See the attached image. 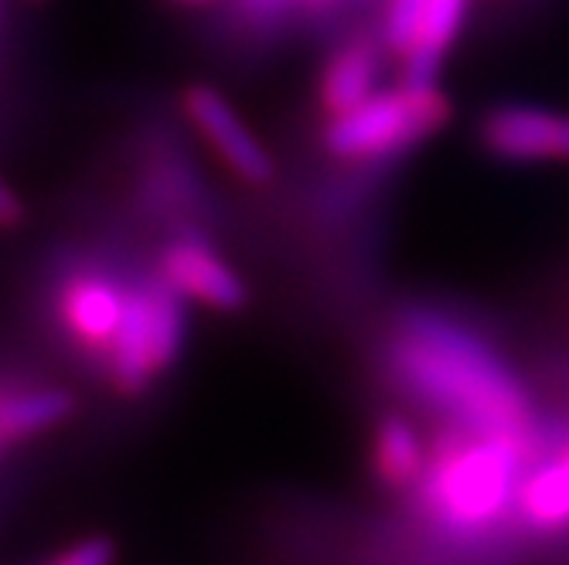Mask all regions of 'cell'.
I'll use <instances>...</instances> for the list:
<instances>
[{
	"label": "cell",
	"instance_id": "cell-14",
	"mask_svg": "<svg viewBox=\"0 0 569 565\" xmlns=\"http://www.w3.org/2000/svg\"><path fill=\"white\" fill-rule=\"evenodd\" d=\"M430 8V0H389L386 4V24H382V38L389 44V51L396 56H406L412 38H417L423 14Z\"/></svg>",
	"mask_w": 569,
	"mask_h": 565
},
{
	"label": "cell",
	"instance_id": "cell-15",
	"mask_svg": "<svg viewBox=\"0 0 569 565\" xmlns=\"http://www.w3.org/2000/svg\"><path fill=\"white\" fill-rule=\"evenodd\" d=\"M41 565H117V542L107 535H89Z\"/></svg>",
	"mask_w": 569,
	"mask_h": 565
},
{
	"label": "cell",
	"instance_id": "cell-4",
	"mask_svg": "<svg viewBox=\"0 0 569 565\" xmlns=\"http://www.w3.org/2000/svg\"><path fill=\"white\" fill-rule=\"evenodd\" d=\"M184 296L161 276L127 290L123 321L107 351V372L120 395H140L184 351Z\"/></svg>",
	"mask_w": 569,
	"mask_h": 565
},
{
	"label": "cell",
	"instance_id": "cell-18",
	"mask_svg": "<svg viewBox=\"0 0 569 565\" xmlns=\"http://www.w3.org/2000/svg\"><path fill=\"white\" fill-rule=\"evenodd\" d=\"M0 443H4V440H0Z\"/></svg>",
	"mask_w": 569,
	"mask_h": 565
},
{
	"label": "cell",
	"instance_id": "cell-1",
	"mask_svg": "<svg viewBox=\"0 0 569 565\" xmlns=\"http://www.w3.org/2000/svg\"><path fill=\"white\" fill-rule=\"evenodd\" d=\"M399 379L450 413L463 430L529 440V398L515 375L478 337L437 314H412L392 344Z\"/></svg>",
	"mask_w": 569,
	"mask_h": 565
},
{
	"label": "cell",
	"instance_id": "cell-9",
	"mask_svg": "<svg viewBox=\"0 0 569 565\" xmlns=\"http://www.w3.org/2000/svg\"><path fill=\"white\" fill-rule=\"evenodd\" d=\"M379 51L372 41L358 38L348 41L345 48H338L328 59L321 82H318V99L328 110V117H341L348 110H355L358 102H366L369 95H376L379 89Z\"/></svg>",
	"mask_w": 569,
	"mask_h": 565
},
{
	"label": "cell",
	"instance_id": "cell-16",
	"mask_svg": "<svg viewBox=\"0 0 569 565\" xmlns=\"http://www.w3.org/2000/svg\"><path fill=\"white\" fill-rule=\"evenodd\" d=\"M24 219V201L14 194V188L0 178V229H14Z\"/></svg>",
	"mask_w": 569,
	"mask_h": 565
},
{
	"label": "cell",
	"instance_id": "cell-7",
	"mask_svg": "<svg viewBox=\"0 0 569 565\" xmlns=\"http://www.w3.org/2000/svg\"><path fill=\"white\" fill-rule=\"evenodd\" d=\"M161 276L191 303L209 306V311L232 314L246 306L249 293L242 276L222 260V255L198 239H178L161 255Z\"/></svg>",
	"mask_w": 569,
	"mask_h": 565
},
{
	"label": "cell",
	"instance_id": "cell-13",
	"mask_svg": "<svg viewBox=\"0 0 569 565\" xmlns=\"http://www.w3.org/2000/svg\"><path fill=\"white\" fill-rule=\"evenodd\" d=\"M519 511L532 528H569V450L519 487Z\"/></svg>",
	"mask_w": 569,
	"mask_h": 565
},
{
	"label": "cell",
	"instance_id": "cell-12",
	"mask_svg": "<svg viewBox=\"0 0 569 565\" xmlns=\"http://www.w3.org/2000/svg\"><path fill=\"white\" fill-rule=\"evenodd\" d=\"M72 395L66 389H28L0 398V440H28L62 426L72 416Z\"/></svg>",
	"mask_w": 569,
	"mask_h": 565
},
{
	"label": "cell",
	"instance_id": "cell-8",
	"mask_svg": "<svg viewBox=\"0 0 569 565\" xmlns=\"http://www.w3.org/2000/svg\"><path fill=\"white\" fill-rule=\"evenodd\" d=\"M123 303H127V290H120L110 276L79 273L66 283L59 311L66 327L82 347L99 351L107 357L123 321Z\"/></svg>",
	"mask_w": 569,
	"mask_h": 565
},
{
	"label": "cell",
	"instance_id": "cell-11",
	"mask_svg": "<svg viewBox=\"0 0 569 565\" xmlns=\"http://www.w3.org/2000/svg\"><path fill=\"white\" fill-rule=\"evenodd\" d=\"M468 0H430L423 24L402 56V82L406 85H437V72L463 24Z\"/></svg>",
	"mask_w": 569,
	"mask_h": 565
},
{
	"label": "cell",
	"instance_id": "cell-2",
	"mask_svg": "<svg viewBox=\"0 0 569 565\" xmlns=\"http://www.w3.org/2000/svg\"><path fill=\"white\" fill-rule=\"evenodd\" d=\"M526 446L508 436L447 433L420 481L430 515L453 532H485L511 504Z\"/></svg>",
	"mask_w": 569,
	"mask_h": 565
},
{
	"label": "cell",
	"instance_id": "cell-3",
	"mask_svg": "<svg viewBox=\"0 0 569 565\" xmlns=\"http://www.w3.org/2000/svg\"><path fill=\"white\" fill-rule=\"evenodd\" d=\"M453 117L450 95L437 85H396L369 95L355 110L331 117L325 147L341 161L389 158L440 133Z\"/></svg>",
	"mask_w": 569,
	"mask_h": 565
},
{
	"label": "cell",
	"instance_id": "cell-10",
	"mask_svg": "<svg viewBox=\"0 0 569 565\" xmlns=\"http://www.w3.org/2000/svg\"><path fill=\"white\" fill-rule=\"evenodd\" d=\"M427 446L409 420L402 416H382L372 433V474L389 491H406L420 484L427 474Z\"/></svg>",
	"mask_w": 569,
	"mask_h": 565
},
{
	"label": "cell",
	"instance_id": "cell-6",
	"mask_svg": "<svg viewBox=\"0 0 569 565\" xmlns=\"http://www.w3.org/2000/svg\"><path fill=\"white\" fill-rule=\"evenodd\" d=\"M478 137L481 147L501 161H569V117L542 107H522V102L495 107L481 120Z\"/></svg>",
	"mask_w": 569,
	"mask_h": 565
},
{
	"label": "cell",
	"instance_id": "cell-17",
	"mask_svg": "<svg viewBox=\"0 0 569 565\" xmlns=\"http://www.w3.org/2000/svg\"><path fill=\"white\" fill-rule=\"evenodd\" d=\"M181 4H209V0H181Z\"/></svg>",
	"mask_w": 569,
	"mask_h": 565
},
{
	"label": "cell",
	"instance_id": "cell-5",
	"mask_svg": "<svg viewBox=\"0 0 569 565\" xmlns=\"http://www.w3.org/2000/svg\"><path fill=\"white\" fill-rule=\"evenodd\" d=\"M184 117L201 133L222 164L246 184H267L273 178L270 150L252 133V127L236 113L232 102L212 85H191L184 92Z\"/></svg>",
	"mask_w": 569,
	"mask_h": 565
}]
</instances>
